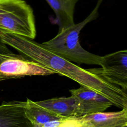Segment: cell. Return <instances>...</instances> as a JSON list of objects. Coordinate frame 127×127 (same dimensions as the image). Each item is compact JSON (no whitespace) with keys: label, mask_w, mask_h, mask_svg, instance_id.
Wrapping results in <instances>:
<instances>
[{"label":"cell","mask_w":127,"mask_h":127,"mask_svg":"<svg viewBox=\"0 0 127 127\" xmlns=\"http://www.w3.org/2000/svg\"><path fill=\"white\" fill-rule=\"evenodd\" d=\"M0 37L7 45L21 55L40 63L87 87L109 100L119 108L127 109V94L120 87L112 84L99 77L57 55L33 40L10 32L0 31Z\"/></svg>","instance_id":"obj_1"},{"label":"cell","mask_w":127,"mask_h":127,"mask_svg":"<svg viewBox=\"0 0 127 127\" xmlns=\"http://www.w3.org/2000/svg\"><path fill=\"white\" fill-rule=\"evenodd\" d=\"M102 0H98L90 14L81 22L58 31L51 40L41 43L57 55L78 64H100L101 57L83 49L79 42V33L88 23L96 19Z\"/></svg>","instance_id":"obj_2"},{"label":"cell","mask_w":127,"mask_h":127,"mask_svg":"<svg viewBox=\"0 0 127 127\" xmlns=\"http://www.w3.org/2000/svg\"><path fill=\"white\" fill-rule=\"evenodd\" d=\"M0 31L34 40L36 28L31 6L24 0H0Z\"/></svg>","instance_id":"obj_3"},{"label":"cell","mask_w":127,"mask_h":127,"mask_svg":"<svg viewBox=\"0 0 127 127\" xmlns=\"http://www.w3.org/2000/svg\"><path fill=\"white\" fill-rule=\"evenodd\" d=\"M101 68L87 70L110 83L127 89V51L120 50L101 57Z\"/></svg>","instance_id":"obj_4"},{"label":"cell","mask_w":127,"mask_h":127,"mask_svg":"<svg viewBox=\"0 0 127 127\" xmlns=\"http://www.w3.org/2000/svg\"><path fill=\"white\" fill-rule=\"evenodd\" d=\"M54 73V71L21 54H15L0 63V82L26 76H45Z\"/></svg>","instance_id":"obj_5"},{"label":"cell","mask_w":127,"mask_h":127,"mask_svg":"<svg viewBox=\"0 0 127 127\" xmlns=\"http://www.w3.org/2000/svg\"><path fill=\"white\" fill-rule=\"evenodd\" d=\"M69 92L77 101L79 117L103 112L113 105L109 100L84 86L69 90Z\"/></svg>","instance_id":"obj_6"},{"label":"cell","mask_w":127,"mask_h":127,"mask_svg":"<svg viewBox=\"0 0 127 127\" xmlns=\"http://www.w3.org/2000/svg\"><path fill=\"white\" fill-rule=\"evenodd\" d=\"M26 101H3L0 105V127H33L25 113Z\"/></svg>","instance_id":"obj_7"},{"label":"cell","mask_w":127,"mask_h":127,"mask_svg":"<svg viewBox=\"0 0 127 127\" xmlns=\"http://www.w3.org/2000/svg\"><path fill=\"white\" fill-rule=\"evenodd\" d=\"M35 102L50 112L64 118L79 117L77 101L71 95Z\"/></svg>","instance_id":"obj_8"},{"label":"cell","mask_w":127,"mask_h":127,"mask_svg":"<svg viewBox=\"0 0 127 127\" xmlns=\"http://www.w3.org/2000/svg\"><path fill=\"white\" fill-rule=\"evenodd\" d=\"M89 127H127V109L82 116Z\"/></svg>","instance_id":"obj_9"},{"label":"cell","mask_w":127,"mask_h":127,"mask_svg":"<svg viewBox=\"0 0 127 127\" xmlns=\"http://www.w3.org/2000/svg\"><path fill=\"white\" fill-rule=\"evenodd\" d=\"M79 0H46L54 10L56 18L51 22L59 26V31L75 24L74 13Z\"/></svg>","instance_id":"obj_10"},{"label":"cell","mask_w":127,"mask_h":127,"mask_svg":"<svg viewBox=\"0 0 127 127\" xmlns=\"http://www.w3.org/2000/svg\"><path fill=\"white\" fill-rule=\"evenodd\" d=\"M26 116L33 125L66 118L54 114L37 105L34 101L27 99L25 106Z\"/></svg>","instance_id":"obj_11"},{"label":"cell","mask_w":127,"mask_h":127,"mask_svg":"<svg viewBox=\"0 0 127 127\" xmlns=\"http://www.w3.org/2000/svg\"><path fill=\"white\" fill-rule=\"evenodd\" d=\"M58 127H89V126L82 116L71 117L66 118Z\"/></svg>","instance_id":"obj_12"},{"label":"cell","mask_w":127,"mask_h":127,"mask_svg":"<svg viewBox=\"0 0 127 127\" xmlns=\"http://www.w3.org/2000/svg\"><path fill=\"white\" fill-rule=\"evenodd\" d=\"M0 37V63L14 56L15 54L10 51Z\"/></svg>","instance_id":"obj_13"}]
</instances>
